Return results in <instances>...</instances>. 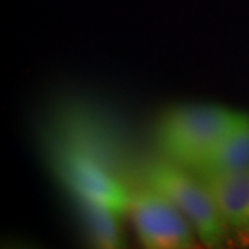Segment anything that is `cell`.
<instances>
[{
	"label": "cell",
	"instance_id": "7a4b0ae2",
	"mask_svg": "<svg viewBox=\"0 0 249 249\" xmlns=\"http://www.w3.org/2000/svg\"><path fill=\"white\" fill-rule=\"evenodd\" d=\"M152 190L169 198L209 248H219L224 240V220L209 190L176 165L158 162L147 169Z\"/></svg>",
	"mask_w": 249,
	"mask_h": 249
},
{
	"label": "cell",
	"instance_id": "9c48e42d",
	"mask_svg": "<svg viewBox=\"0 0 249 249\" xmlns=\"http://www.w3.org/2000/svg\"><path fill=\"white\" fill-rule=\"evenodd\" d=\"M4 249H11V248H10V247H6V248H4Z\"/></svg>",
	"mask_w": 249,
	"mask_h": 249
},
{
	"label": "cell",
	"instance_id": "8992f818",
	"mask_svg": "<svg viewBox=\"0 0 249 249\" xmlns=\"http://www.w3.org/2000/svg\"><path fill=\"white\" fill-rule=\"evenodd\" d=\"M249 169V115L238 114L231 129L196 168V173H231Z\"/></svg>",
	"mask_w": 249,
	"mask_h": 249
},
{
	"label": "cell",
	"instance_id": "277c9868",
	"mask_svg": "<svg viewBox=\"0 0 249 249\" xmlns=\"http://www.w3.org/2000/svg\"><path fill=\"white\" fill-rule=\"evenodd\" d=\"M129 211L144 249H196L193 226L158 191L151 188L133 194Z\"/></svg>",
	"mask_w": 249,
	"mask_h": 249
},
{
	"label": "cell",
	"instance_id": "5b68a950",
	"mask_svg": "<svg viewBox=\"0 0 249 249\" xmlns=\"http://www.w3.org/2000/svg\"><path fill=\"white\" fill-rule=\"evenodd\" d=\"M223 220L235 231L249 234V169L231 173H198Z\"/></svg>",
	"mask_w": 249,
	"mask_h": 249
},
{
	"label": "cell",
	"instance_id": "52a82bcc",
	"mask_svg": "<svg viewBox=\"0 0 249 249\" xmlns=\"http://www.w3.org/2000/svg\"><path fill=\"white\" fill-rule=\"evenodd\" d=\"M83 232L91 249H126L118 213L104 205L73 198Z\"/></svg>",
	"mask_w": 249,
	"mask_h": 249
},
{
	"label": "cell",
	"instance_id": "ba28073f",
	"mask_svg": "<svg viewBox=\"0 0 249 249\" xmlns=\"http://www.w3.org/2000/svg\"><path fill=\"white\" fill-rule=\"evenodd\" d=\"M11 249H36L31 245H16V247H10Z\"/></svg>",
	"mask_w": 249,
	"mask_h": 249
},
{
	"label": "cell",
	"instance_id": "3957f363",
	"mask_svg": "<svg viewBox=\"0 0 249 249\" xmlns=\"http://www.w3.org/2000/svg\"><path fill=\"white\" fill-rule=\"evenodd\" d=\"M53 168L73 198L104 205L118 214L130 209L133 194L89 152L61 148L54 155Z\"/></svg>",
	"mask_w": 249,
	"mask_h": 249
},
{
	"label": "cell",
	"instance_id": "6da1fadb",
	"mask_svg": "<svg viewBox=\"0 0 249 249\" xmlns=\"http://www.w3.org/2000/svg\"><path fill=\"white\" fill-rule=\"evenodd\" d=\"M238 114L214 104L170 108L158 124L160 148L178 165L196 169L231 129Z\"/></svg>",
	"mask_w": 249,
	"mask_h": 249
}]
</instances>
